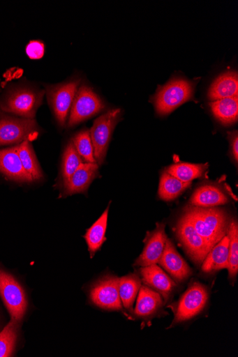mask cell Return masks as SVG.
I'll list each match as a JSON object with an SVG mask.
<instances>
[{
  "label": "cell",
  "instance_id": "6da1fadb",
  "mask_svg": "<svg viewBox=\"0 0 238 357\" xmlns=\"http://www.w3.org/2000/svg\"><path fill=\"white\" fill-rule=\"evenodd\" d=\"M183 215L192 223L211 249L227 234L228 217L221 208L191 206L185 208Z\"/></svg>",
  "mask_w": 238,
  "mask_h": 357
},
{
  "label": "cell",
  "instance_id": "7a4b0ae2",
  "mask_svg": "<svg viewBox=\"0 0 238 357\" xmlns=\"http://www.w3.org/2000/svg\"><path fill=\"white\" fill-rule=\"evenodd\" d=\"M195 84L182 78H176L158 90L154 97L156 112L161 116L174 112L193 98Z\"/></svg>",
  "mask_w": 238,
  "mask_h": 357
},
{
  "label": "cell",
  "instance_id": "3957f363",
  "mask_svg": "<svg viewBox=\"0 0 238 357\" xmlns=\"http://www.w3.org/2000/svg\"><path fill=\"white\" fill-rule=\"evenodd\" d=\"M209 298L207 287L199 282L191 283L180 300L172 306L175 317L170 328L198 315L206 307Z\"/></svg>",
  "mask_w": 238,
  "mask_h": 357
},
{
  "label": "cell",
  "instance_id": "277c9868",
  "mask_svg": "<svg viewBox=\"0 0 238 357\" xmlns=\"http://www.w3.org/2000/svg\"><path fill=\"white\" fill-rule=\"evenodd\" d=\"M119 109L111 110L98 117L89 132L96 163H104L114 130L121 117Z\"/></svg>",
  "mask_w": 238,
  "mask_h": 357
},
{
  "label": "cell",
  "instance_id": "5b68a950",
  "mask_svg": "<svg viewBox=\"0 0 238 357\" xmlns=\"http://www.w3.org/2000/svg\"><path fill=\"white\" fill-rule=\"evenodd\" d=\"M0 296L9 311L11 319L21 321L28 306L24 290L12 275L2 269H0Z\"/></svg>",
  "mask_w": 238,
  "mask_h": 357
},
{
  "label": "cell",
  "instance_id": "8992f818",
  "mask_svg": "<svg viewBox=\"0 0 238 357\" xmlns=\"http://www.w3.org/2000/svg\"><path fill=\"white\" fill-rule=\"evenodd\" d=\"M120 278L107 275L96 282L89 291L90 301L101 309L124 312L119 296Z\"/></svg>",
  "mask_w": 238,
  "mask_h": 357
},
{
  "label": "cell",
  "instance_id": "52a82bcc",
  "mask_svg": "<svg viewBox=\"0 0 238 357\" xmlns=\"http://www.w3.org/2000/svg\"><path fill=\"white\" fill-rule=\"evenodd\" d=\"M177 236L192 261L198 266L211 250L208 243L199 235L192 223L184 215L179 219Z\"/></svg>",
  "mask_w": 238,
  "mask_h": 357
},
{
  "label": "cell",
  "instance_id": "ba28073f",
  "mask_svg": "<svg viewBox=\"0 0 238 357\" xmlns=\"http://www.w3.org/2000/svg\"><path fill=\"white\" fill-rule=\"evenodd\" d=\"M105 105L94 91L86 85L80 86L70 109L68 126L73 127L98 114Z\"/></svg>",
  "mask_w": 238,
  "mask_h": 357
},
{
  "label": "cell",
  "instance_id": "9c48e42d",
  "mask_svg": "<svg viewBox=\"0 0 238 357\" xmlns=\"http://www.w3.org/2000/svg\"><path fill=\"white\" fill-rule=\"evenodd\" d=\"M80 81H73L57 85L47 86L49 102L58 123L64 126L68 114L73 106Z\"/></svg>",
  "mask_w": 238,
  "mask_h": 357
},
{
  "label": "cell",
  "instance_id": "30bf717a",
  "mask_svg": "<svg viewBox=\"0 0 238 357\" xmlns=\"http://www.w3.org/2000/svg\"><path fill=\"white\" fill-rule=\"evenodd\" d=\"M35 119L3 117L0 119V146L20 144L36 132Z\"/></svg>",
  "mask_w": 238,
  "mask_h": 357
},
{
  "label": "cell",
  "instance_id": "8fae6325",
  "mask_svg": "<svg viewBox=\"0 0 238 357\" xmlns=\"http://www.w3.org/2000/svg\"><path fill=\"white\" fill-rule=\"evenodd\" d=\"M43 93L29 89H20L12 94L2 103L1 108L24 119H34L43 100Z\"/></svg>",
  "mask_w": 238,
  "mask_h": 357
},
{
  "label": "cell",
  "instance_id": "7c38bea8",
  "mask_svg": "<svg viewBox=\"0 0 238 357\" xmlns=\"http://www.w3.org/2000/svg\"><path fill=\"white\" fill-rule=\"evenodd\" d=\"M158 264L172 276L175 282H186L193 274L185 259L177 250L172 241L167 238Z\"/></svg>",
  "mask_w": 238,
  "mask_h": 357
},
{
  "label": "cell",
  "instance_id": "4fadbf2b",
  "mask_svg": "<svg viewBox=\"0 0 238 357\" xmlns=\"http://www.w3.org/2000/svg\"><path fill=\"white\" fill-rule=\"evenodd\" d=\"M141 280L144 284L161 295L164 303L172 298L177 285L160 267L154 265L140 270Z\"/></svg>",
  "mask_w": 238,
  "mask_h": 357
},
{
  "label": "cell",
  "instance_id": "5bb4252c",
  "mask_svg": "<svg viewBox=\"0 0 238 357\" xmlns=\"http://www.w3.org/2000/svg\"><path fill=\"white\" fill-rule=\"evenodd\" d=\"M165 228L164 224L157 223L156 229L148 233L145 248L135 261V266L143 268L158 264L168 238Z\"/></svg>",
  "mask_w": 238,
  "mask_h": 357
},
{
  "label": "cell",
  "instance_id": "9a60e30c",
  "mask_svg": "<svg viewBox=\"0 0 238 357\" xmlns=\"http://www.w3.org/2000/svg\"><path fill=\"white\" fill-rule=\"evenodd\" d=\"M98 174L97 163H82L71 178L63 184L62 196L66 197L85 192Z\"/></svg>",
  "mask_w": 238,
  "mask_h": 357
},
{
  "label": "cell",
  "instance_id": "2e32d148",
  "mask_svg": "<svg viewBox=\"0 0 238 357\" xmlns=\"http://www.w3.org/2000/svg\"><path fill=\"white\" fill-rule=\"evenodd\" d=\"M0 172L8 178L21 183L33 181L24 170L17 152V146L0 150Z\"/></svg>",
  "mask_w": 238,
  "mask_h": 357
},
{
  "label": "cell",
  "instance_id": "e0dca14e",
  "mask_svg": "<svg viewBox=\"0 0 238 357\" xmlns=\"http://www.w3.org/2000/svg\"><path fill=\"white\" fill-rule=\"evenodd\" d=\"M163 305V299L156 291L146 285L141 287L134 316L143 319H151L160 312Z\"/></svg>",
  "mask_w": 238,
  "mask_h": 357
},
{
  "label": "cell",
  "instance_id": "ac0fdd59",
  "mask_svg": "<svg viewBox=\"0 0 238 357\" xmlns=\"http://www.w3.org/2000/svg\"><path fill=\"white\" fill-rule=\"evenodd\" d=\"M229 203L223 191L214 185H204L195 190L192 195L190 204L192 206L214 208Z\"/></svg>",
  "mask_w": 238,
  "mask_h": 357
},
{
  "label": "cell",
  "instance_id": "d6986e66",
  "mask_svg": "<svg viewBox=\"0 0 238 357\" xmlns=\"http://www.w3.org/2000/svg\"><path fill=\"white\" fill-rule=\"evenodd\" d=\"M229 238L226 235L209 252L204 259L201 270L204 273L212 274L228 268Z\"/></svg>",
  "mask_w": 238,
  "mask_h": 357
},
{
  "label": "cell",
  "instance_id": "ffe728a7",
  "mask_svg": "<svg viewBox=\"0 0 238 357\" xmlns=\"http://www.w3.org/2000/svg\"><path fill=\"white\" fill-rule=\"evenodd\" d=\"M208 96L212 102L238 96L237 73L226 72L221 75L210 86Z\"/></svg>",
  "mask_w": 238,
  "mask_h": 357
},
{
  "label": "cell",
  "instance_id": "44dd1931",
  "mask_svg": "<svg viewBox=\"0 0 238 357\" xmlns=\"http://www.w3.org/2000/svg\"><path fill=\"white\" fill-rule=\"evenodd\" d=\"M109 211L110 206L91 227L84 236L91 257L94 255L106 241L105 234L107 228Z\"/></svg>",
  "mask_w": 238,
  "mask_h": 357
},
{
  "label": "cell",
  "instance_id": "7402d4cb",
  "mask_svg": "<svg viewBox=\"0 0 238 357\" xmlns=\"http://www.w3.org/2000/svg\"><path fill=\"white\" fill-rule=\"evenodd\" d=\"M191 184V182H183L172 175L164 172L160 179L158 197L164 202L174 201L179 197Z\"/></svg>",
  "mask_w": 238,
  "mask_h": 357
},
{
  "label": "cell",
  "instance_id": "603a6c76",
  "mask_svg": "<svg viewBox=\"0 0 238 357\" xmlns=\"http://www.w3.org/2000/svg\"><path fill=\"white\" fill-rule=\"evenodd\" d=\"M212 113L224 125H231L238 119V96L214 101L210 103Z\"/></svg>",
  "mask_w": 238,
  "mask_h": 357
},
{
  "label": "cell",
  "instance_id": "cb8c5ba5",
  "mask_svg": "<svg viewBox=\"0 0 238 357\" xmlns=\"http://www.w3.org/2000/svg\"><path fill=\"white\" fill-rule=\"evenodd\" d=\"M142 287L141 278L135 274L120 278L119 296L122 305L129 312H133V305Z\"/></svg>",
  "mask_w": 238,
  "mask_h": 357
},
{
  "label": "cell",
  "instance_id": "d4e9b609",
  "mask_svg": "<svg viewBox=\"0 0 238 357\" xmlns=\"http://www.w3.org/2000/svg\"><path fill=\"white\" fill-rule=\"evenodd\" d=\"M17 152L24 170L31 176L33 181L41 180L43 174L29 140L17 145Z\"/></svg>",
  "mask_w": 238,
  "mask_h": 357
},
{
  "label": "cell",
  "instance_id": "484cf974",
  "mask_svg": "<svg viewBox=\"0 0 238 357\" xmlns=\"http://www.w3.org/2000/svg\"><path fill=\"white\" fill-rule=\"evenodd\" d=\"M209 168L208 164L177 163L169 167L165 172L186 183L201 178Z\"/></svg>",
  "mask_w": 238,
  "mask_h": 357
},
{
  "label": "cell",
  "instance_id": "4316f807",
  "mask_svg": "<svg viewBox=\"0 0 238 357\" xmlns=\"http://www.w3.org/2000/svg\"><path fill=\"white\" fill-rule=\"evenodd\" d=\"M229 238V263L228 275L231 282L235 283L238 273V226L232 220L229 223L226 234Z\"/></svg>",
  "mask_w": 238,
  "mask_h": 357
},
{
  "label": "cell",
  "instance_id": "83f0119b",
  "mask_svg": "<svg viewBox=\"0 0 238 357\" xmlns=\"http://www.w3.org/2000/svg\"><path fill=\"white\" fill-rule=\"evenodd\" d=\"M82 163L84 161L76 151L73 142H70L66 146L62 158L63 184L71 178Z\"/></svg>",
  "mask_w": 238,
  "mask_h": 357
},
{
  "label": "cell",
  "instance_id": "f1b7e54d",
  "mask_svg": "<svg viewBox=\"0 0 238 357\" xmlns=\"http://www.w3.org/2000/svg\"><path fill=\"white\" fill-rule=\"evenodd\" d=\"M19 321L11 319L0 333V357L11 356L16 345Z\"/></svg>",
  "mask_w": 238,
  "mask_h": 357
},
{
  "label": "cell",
  "instance_id": "f546056e",
  "mask_svg": "<svg viewBox=\"0 0 238 357\" xmlns=\"http://www.w3.org/2000/svg\"><path fill=\"white\" fill-rule=\"evenodd\" d=\"M72 142L84 163H96L89 130L77 134Z\"/></svg>",
  "mask_w": 238,
  "mask_h": 357
},
{
  "label": "cell",
  "instance_id": "4dcf8cb0",
  "mask_svg": "<svg viewBox=\"0 0 238 357\" xmlns=\"http://www.w3.org/2000/svg\"><path fill=\"white\" fill-rule=\"evenodd\" d=\"M28 56L31 59H40L45 54V45L40 41H31L26 49Z\"/></svg>",
  "mask_w": 238,
  "mask_h": 357
},
{
  "label": "cell",
  "instance_id": "1f68e13d",
  "mask_svg": "<svg viewBox=\"0 0 238 357\" xmlns=\"http://www.w3.org/2000/svg\"><path fill=\"white\" fill-rule=\"evenodd\" d=\"M231 148L233 158H235L237 163L238 160V136L237 132H235V134L233 132L232 135Z\"/></svg>",
  "mask_w": 238,
  "mask_h": 357
}]
</instances>
